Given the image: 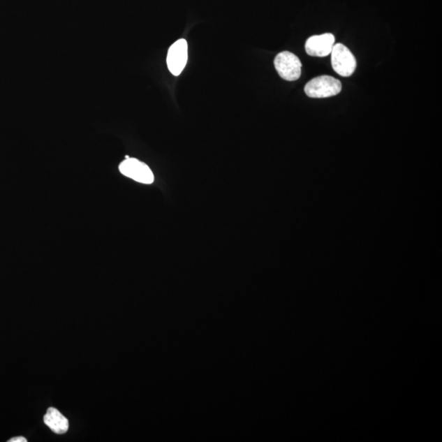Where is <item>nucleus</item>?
<instances>
[{"label": "nucleus", "mask_w": 442, "mask_h": 442, "mask_svg": "<svg viewBox=\"0 0 442 442\" xmlns=\"http://www.w3.org/2000/svg\"><path fill=\"white\" fill-rule=\"evenodd\" d=\"M339 80L330 75H321L312 79L305 87V93L313 98H325L335 96L341 91Z\"/></svg>", "instance_id": "f257e3e1"}, {"label": "nucleus", "mask_w": 442, "mask_h": 442, "mask_svg": "<svg viewBox=\"0 0 442 442\" xmlns=\"http://www.w3.org/2000/svg\"><path fill=\"white\" fill-rule=\"evenodd\" d=\"M188 60V44L187 41L182 39L175 42L170 47L168 54V69L171 73L177 77L184 71Z\"/></svg>", "instance_id": "39448f33"}, {"label": "nucleus", "mask_w": 442, "mask_h": 442, "mask_svg": "<svg viewBox=\"0 0 442 442\" xmlns=\"http://www.w3.org/2000/svg\"><path fill=\"white\" fill-rule=\"evenodd\" d=\"M335 37L330 33H326L320 36H313L307 40L306 52L311 57H324L331 54L332 47L334 46Z\"/></svg>", "instance_id": "423d86ee"}, {"label": "nucleus", "mask_w": 442, "mask_h": 442, "mask_svg": "<svg viewBox=\"0 0 442 442\" xmlns=\"http://www.w3.org/2000/svg\"><path fill=\"white\" fill-rule=\"evenodd\" d=\"M44 422L57 434H64L69 429L68 420L55 408H47Z\"/></svg>", "instance_id": "0eeeda50"}, {"label": "nucleus", "mask_w": 442, "mask_h": 442, "mask_svg": "<svg viewBox=\"0 0 442 442\" xmlns=\"http://www.w3.org/2000/svg\"><path fill=\"white\" fill-rule=\"evenodd\" d=\"M119 170L125 177L136 182L150 184L154 182V175L145 163L135 159H127L119 165Z\"/></svg>", "instance_id": "20e7f679"}, {"label": "nucleus", "mask_w": 442, "mask_h": 442, "mask_svg": "<svg viewBox=\"0 0 442 442\" xmlns=\"http://www.w3.org/2000/svg\"><path fill=\"white\" fill-rule=\"evenodd\" d=\"M274 66L280 78L288 82H295L301 77V61L290 52L284 51L279 54L274 59Z\"/></svg>", "instance_id": "7ed1b4c3"}, {"label": "nucleus", "mask_w": 442, "mask_h": 442, "mask_svg": "<svg viewBox=\"0 0 442 442\" xmlns=\"http://www.w3.org/2000/svg\"><path fill=\"white\" fill-rule=\"evenodd\" d=\"M331 54L332 68L341 77L349 78L355 73L356 60L348 47L339 43L332 47Z\"/></svg>", "instance_id": "f03ea898"}, {"label": "nucleus", "mask_w": 442, "mask_h": 442, "mask_svg": "<svg viewBox=\"0 0 442 442\" xmlns=\"http://www.w3.org/2000/svg\"><path fill=\"white\" fill-rule=\"evenodd\" d=\"M9 442H27V440L22 436L14 437L8 441Z\"/></svg>", "instance_id": "6e6552de"}]
</instances>
